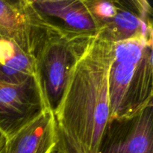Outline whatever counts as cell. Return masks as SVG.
Here are the masks:
<instances>
[{
	"label": "cell",
	"mask_w": 153,
	"mask_h": 153,
	"mask_svg": "<svg viewBox=\"0 0 153 153\" xmlns=\"http://www.w3.org/2000/svg\"><path fill=\"white\" fill-rule=\"evenodd\" d=\"M51 29L29 0H0V40L12 43L20 52L34 58Z\"/></svg>",
	"instance_id": "4"
},
{
	"label": "cell",
	"mask_w": 153,
	"mask_h": 153,
	"mask_svg": "<svg viewBox=\"0 0 153 153\" xmlns=\"http://www.w3.org/2000/svg\"><path fill=\"white\" fill-rule=\"evenodd\" d=\"M34 58L16 49L13 56L0 63V77L12 82H21L35 77Z\"/></svg>",
	"instance_id": "10"
},
{
	"label": "cell",
	"mask_w": 153,
	"mask_h": 153,
	"mask_svg": "<svg viewBox=\"0 0 153 153\" xmlns=\"http://www.w3.org/2000/svg\"><path fill=\"white\" fill-rule=\"evenodd\" d=\"M56 133V143L52 153H88L68 131L58 123Z\"/></svg>",
	"instance_id": "11"
},
{
	"label": "cell",
	"mask_w": 153,
	"mask_h": 153,
	"mask_svg": "<svg viewBox=\"0 0 153 153\" xmlns=\"http://www.w3.org/2000/svg\"><path fill=\"white\" fill-rule=\"evenodd\" d=\"M7 138L6 137V136L0 130V149L5 144L6 142H7Z\"/></svg>",
	"instance_id": "12"
},
{
	"label": "cell",
	"mask_w": 153,
	"mask_h": 153,
	"mask_svg": "<svg viewBox=\"0 0 153 153\" xmlns=\"http://www.w3.org/2000/svg\"><path fill=\"white\" fill-rule=\"evenodd\" d=\"M56 129L55 114L46 108L7 138L5 153H52L57 140Z\"/></svg>",
	"instance_id": "9"
},
{
	"label": "cell",
	"mask_w": 153,
	"mask_h": 153,
	"mask_svg": "<svg viewBox=\"0 0 153 153\" xmlns=\"http://www.w3.org/2000/svg\"><path fill=\"white\" fill-rule=\"evenodd\" d=\"M152 45L153 40L145 38L113 43L108 73L110 121L130 117L153 103Z\"/></svg>",
	"instance_id": "2"
},
{
	"label": "cell",
	"mask_w": 153,
	"mask_h": 153,
	"mask_svg": "<svg viewBox=\"0 0 153 153\" xmlns=\"http://www.w3.org/2000/svg\"><path fill=\"white\" fill-rule=\"evenodd\" d=\"M46 108L37 78L12 82L0 77V130L7 138Z\"/></svg>",
	"instance_id": "5"
},
{
	"label": "cell",
	"mask_w": 153,
	"mask_h": 153,
	"mask_svg": "<svg viewBox=\"0 0 153 153\" xmlns=\"http://www.w3.org/2000/svg\"><path fill=\"white\" fill-rule=\"evenodd\" d=\"M5 144L0 149V153H5Z\"/></svg>",
	"instance_id": "13"
},
{
	"label": "cell",
	"mask_w": 153,
	"mask_h": 153,
	"mask_svg": "<svg viewBox=\"0 0 153 153\" xmlns=\"http://www.w3.org/2000/svg\"><path fill=\"white\" fill-rule=\"evenodd\" d=\"M114 10L102 21V37L111 43L145 38L152 40V8L144 0L113 1Z\"/></svg>",
	"instance_id": "8"
},
{
	"label": "cell",
	"mask_w": 153,
	"mask_h": 153,
	"mask_svg": "<svg viewBox=\"0 0 153 153\" xmlns=\"http://www.w3.org/2000/svg\"><path fill=\"white\" fill-rule=\"evenodd\" d=\"M40 17L59 32L70 36L95 37L102 25L89 0L31 1Z\"/></svg>",
	"instance_id": "6"
},
{
	"label": "cell",
	"mask_w": 153,
	"mask_h": 153,
	"mask_svg": "<svg viewBox=\"0 0 153 153\" xmlns=\"http://www.w3.org/2000/svg\"><path fill=\"white\" fill-rule=\"evenodd\" d=\"M153 103L130 117L111 120L98 153H153Z\"/></svg>",
	"instance_id": "7"
},
{
	"label": "cell",
	"mask_w": 153,
	"mask_h": 153,
	"mask_svg": "<svg viewBox=\"0 0 153 153\" xmlns=\"http://www.w3.org/2000/svg\"><path fill=\"white\" fill-rule=\"evenodd\" d=\"M113 43L96 36L73 67L56 123L68 131L88 153H98L110 121L108 73Z\"/></svg>",
	"instance_id": "1"
},
{
	"label": "cell",
	"mask_w": 153,
	"mask_h": 153,
	"mask_svg": "<svg viewBox=\"0 0 153 153\" xmlns=\"http://www.w3.org/2000/svg\"><path fill=\"white\" fill-rule=\"evenodd\" d=\"M94 37L70 36L51 29L34 56L36 78L46 108L55 114L73 67Z\"/></svg>",
	"instance_id": "3"
}]
</instances>
